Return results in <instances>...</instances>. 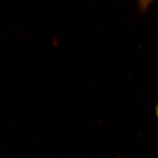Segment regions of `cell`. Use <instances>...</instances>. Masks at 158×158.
<instances>
[{"label":"cell","instance_id":"2","mask_svg":"<svg viewBox=\"0 0 158 158\" xmlns=\"http://www.w3.org/2000/svg\"><path fill=\"white\" fill-rule=\"evenodd\" d=\"M156 114H157V116L158 117V102H157V107H156Z\"/></svg>","mask_w":158,"mask_h":158},{"label":"cell","instance_id":"1","mask_svg":"<svg viewBox=\"0 0 158 158\" xmlns=\"http://www.w3.org/2000/svg\"><path fill=\"white\" fill-rule=\"evenodd\" d=\"M152 1L153 0H138V4L142 10H146Z\"/></svg>","mask_w":158,"mask_h":158}]
</instances>
